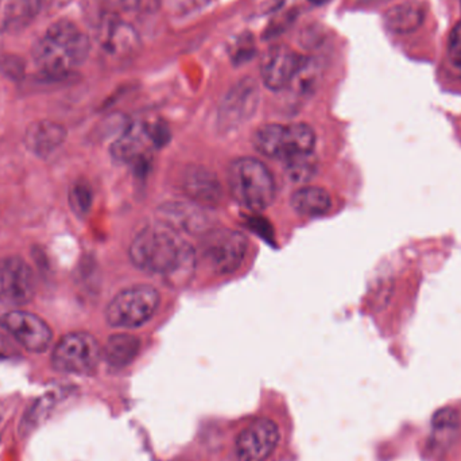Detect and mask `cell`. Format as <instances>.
<instances>
[{"label": "cell", "instance_id": "obj_1", "mask_svg": "<svg viewBox=\"0 0 461 461\" xmlns=\"http://www.w3.org/2000/svg\"><path fill=\"white\" fill-rule=\"evenodd\" d=\"M130 259L140 270L172 281L188 279L194 273L196 252L178 230L165 223L151 224L135 235L130 244Z\"/></svg>", "mask_w": 461, "mask_h": 461}, {"label": "cell", "instance_id": "obj_2", "mask_svg": "<svg viewBox=\"0 0 461 461\" xmlns=\"http://www.w3.org/2000/svg\"><path fill=\"white\" fill-rule=\"evenodd\" d=\"M91 53V40L75 22H54L32 49V61L41 75L64 77L84 64Z\"/></svg>", "mask_w": 461, "mask_h": 461}, {"label": "cell", "instance_id": "obj_3", "mask_svg": "<svg viewBox=\"0 0 461 461\" xmlns=\"http://www.w3.org/2000/svg\"><path fill=\"white\" fill-rule=\"evenodd\" d=\"M229 185L233 199L247 210L263 211L276 197V181L268 167L254 157H243L230 162Z\"/></svg>", "mask_w": 461, "mask_h": 461}, {"label": "cell", "instance_id": "obj_4", "mask_svg": "<svg viewBox=\"0 0 461 461\" xmlns=\"http://www.w3.org/2000/svg\"><path fill=\"white\" fill-rule=\"evenodd\" d=\"M252 145L267 158L289 161L313 154L316 132L306 123L265 124L255 131Z\"/></svg>", "mask_w": 461, "mask_h": 461}, {"label": "cell", "instance_id": "obj_5", "mask_svg": "<svg viewBox=\"0 0 461 461\" xmlns=\"http://www.w3.org/2000/svg\"><path fill=\"white\" fill-rule=\"evenodd\" d=\"M161 295L150 285L122 290L105 309V320L113 328L132 330L145 325L156 313Z\"/></svg>", "mask_w": 461, "mask_h": 461}, {"label": "cell", "instance_id": "obj_6", "mask_svg": "<svg viewBox=\"0 0 461 461\" xmlns=\"http://www.w3.org/2000/svg\"><path fill=\"white\" fill-rule=\"evenodd\" d=\"M103 349L99 341L86 332L65 335L54 347L51 365L59 373L89 375L102 360Z\"/></svg>", "mask_w": 461, "mask_h": 461}, {"label": "cell", "instance_id": "obj_7", "mask_svg": "<svg viewBox=\"0 0 461 461\" xmlns=\"http://www.w3.org/2000/svg\"><path fill=\"white\" fill-rule=\"evenodd\" d=\"M249 240L230 229L208 230L202 240V255L208 267L219 276L235 273L246 259Z\"/></svg>", "mask_w": 461, "mask_h": 461}, {"label": "cell", "instance_id": "obj_8", "mask_svg": "<svg viewBox=\"0 0 461 461\" xmlns=\"http://www.w3.org/2000/svg\"><path fill=\"white\" fill-rule=\"evenodd\" d=\"M35 279L26 260L8 257L0 260V303L22 306L34 298Z\"/></svg>", "mask_w": 461, "mask_h": 461}, {"label": "cell", "instance_id": "obj_9", "mask_svg": "<svg viewBox=\"0 0 461 461\" xmlns=\"http://www.w3.org/2000/svg\"><path fill=\"white\" fill-rule=\"evenodd\" d=\"M260 91L257 81L251 77L239 80L224 96L219 108V126L233 130L254 116L259 105Z\"/></svg>", "mask_w": 461, "mask_h": 461}, {"label": "cell", "instance_id": "obj_10", "mask_svg": "<svg viewBox=\"0 0 461 461\" xmlns=\"http://www.w3.org/2000/svg\"><path fill=\"white\" fill-rule=\"evenodd\" d=\"M0 327L7 330L24 349L35 354L45 352L53 340L50 327L37 314L11 311L0 317Z\"/></svg>", "mask_w": 461, "mask_h": 461}, {"label": "cell", "instance_id": "obj_11", "mask_svg": "<svg viewBox=\"0 0 461 461\" xmlns=\"http://www.w3.org/2000/svg\"><path fill=\"white\" fill-rule=\"evenodd\" d=\"M281 432L268 419L249 424L236 438L235 454L239 461H266L278 448Z\"/></svg>", "mask_w": 461, "mask_h": 461}, {"label": "cell", "instance_id": "obj_12", "mask_svg": "<svg viewBox=\"0 0 461 461\" xmlns=\"http://www.w3.org/2000/svg\"><path fill=\"white\" fill-rule=\"evenodd\" d=\"M97 42L102 50L113 59L134 56L140 48V37L134 27L113 11L104 14L100 19L97 26Z\"/></svg>", "mask_w": 461, "mask_h": 461}, {"label": "cell", "instance_id": "obj_13", "mask_svg": "<svg viewBox=\"0 0 461 461\" xmlns=\"http://www.w3.org/2000/svg\"><path fill=\"white\" fill-rule=\"evenodd\" d=\"M303 57L287 45H276L266 51L260 64V77L266 88L282 91L292 84Z\"/></svg>", "mask_w": 461, "mask_h": 461}, {"label": "cell", "instance_id": "obj_14", "mask_svg": "<svg viewBox=\"0 0 461 461\" xmlns=\"http://www.w3.org/2000/svg\"><path fill=\"white\" fill-rule=\"evenodd\" d=\"M181 189L200 204L216 205L223 199V189L215 173L197 165L185 167L181 175Z\"/></svg>", "mask_w": 461, "mask_h": 461}, {"label": "cell", "instance_id": "obj_15", "mask_svg": "<svg viewBox=\"0 0 461 461\" xmlns=\"http://www.w3.org/2000/svg\"><path fill=\"white\" fill-rule=\"evenodd\" d=\"M150 148H157L154 142L151 123L135 122L129 124L121 137L111 146L113 158L121 162H132L145 156Z\"/></svg>", "mask_w": 461, "mask_h": 461}, {"label": "cell", "instance_id": "obj_16", "mask_svg": "<svg viewBox=\"0 0 461 461\" xmlns=\"http://www.w3.org/2000/svg\"><path fill=\"white\" fill-rule=\"evenodd\" d=\"M45 0H0V34L21 32L43 14Z\"/></svg>", "mask_w": 461, "mask_h": 461}, {"label": "cell", "instance_id": "obj_17", "mask_svg": "<svg viewBox=\"0 0 461 461\" xmlns=\"http://www.w3.org/2000/svg\"><path fill=\"white\" fill-rule=\"evenodd\" d=\"M67 140V130L62 124L51 121L32 123L24 134L27 149L41 158L51 156Z\"/></svg>", "mask_w": 461, "mask_h": 461}, {"label": "cell", "instance_id": "obj_18", "mask_svg": "<svg viewBox=\"0 0 461 461\" xmlns=\"http://www.w3.org/2000/svg\"><path fill=\"white\" fill-rule=\"evenodd\" d=\"M427 10L419 2H403L393 5L384 13L386 29L393 34H411L424 23Z\"/></svg>", "mask_w": 461, "mask_h": 461}, {"label": "cell", "instance_id": "obj_19", "mask_svg": "<svg viewBox=\"0 0 461 461\" xmlns=\"http://www.w3.org/2000/svg\"><path fill=\"white\" fill-rule=\"evenodd\" d=\"M290 205L298 215L314 218V216L325 215L330 210L332 199L325 189L305 186L292 194Z\"/></svg>", "mask_w": 461, "mask_h": 461}, {"label": "cell", "instance_id": "obj_20", "mask_svg": "<svg viewBox=\"0 0 461 461\" xmlns=\"http://www.w3.org/2000/svg\"><path fill=\"white\" fill-rule=\"evenodd\" d=\"M140 351V339L127 333H118L108 339L103 349V357L113 367H126L134 362Z\"/></svg>", "mask_w": 461, "mask_h": 461}, {"label": "cell", "instance_id": "obj_21", "mask_svg": "<svg viewBox=\"0 0 461 461\" xmlns=\"http://www.w3.org/2000/svg\"><path fill=\"white\" fill-rule=\"evenodd\" d=\"M320 77H321V64L317 61V59H303L290 86H294L300 94L308 95L316 88Z\"/></svg>", "mask_w": 461, "mask_h": 461}, {"label": "cell", "instance_id": "obj_22", "mask_svg": "<svg viewBox=\"0 0 461 461\" xmlns=\"http://www.w3.org/2000/svg\"><path fill=\"white\" fill-rule=\"evenodd\" d=\"M70 207L78 218H86L94 204V192L86 181L78 180L73 184L69 194Z\"/></svg>", "mask_w": 461, "mask_h": 461}, {"label": "cell", "instance_id": "obj_23", "mask_svg": "<svg viewBox=\"0 0 461 461\" xmlns=\"http://www.w3.org/2000/svg\"><path fill=\"white\" fill-rule=\"evenodd\" d=\"M460 424L459 413L452 408L440 409V411H436L432 419L433 430L438 435L457 432Z\"/></svg>", "mask_w": 461, "mask_h": 461}, {"label": "cell", "instance_id": "obj_24", "mask_svg": "<svg viewBox=\"0 0 461 461\" xmlns=\"http://www.w3.org/2000/svg\"><path fill=\"white\" fill-rule=\"evenodd\" d=\"M57 395L54 393H49V394L43 395L40 400L35 401L30 408L29 414L24 419V424L27 428L35 427L40 425L42 419L48 416L49 411L56 406Z\"/></svg>", "mask_w": 461, "mask_h": 461}, {"label": "cell", "instance_id": "obj_25", "mask_svg": "<svg viewBox=\"0 0 461 461\" xmlns=\"http://www.w3.org/2000/svg\"><path fill=\"white\" fill-rule=\"evenodd\" d=\"M287 162V176L294 183H303L309 180L314 173V161L311 156L298 157V158L289 159Z\"/></svg>", "mask_w": 461, "mask_h": 461}, {"label": "cell", "instance_id": "obj_26", "mask_svg": "<svg viewBox=\"0 0 461 461\" xmlns=\"http://www.w3.org/2000/svg\"><path fill=\"white\" fill-rule=\"evenodd\" d=\"M448 57L451 64L461 72V21L455 24L449 34Z\"/></svg>", "mask_w": 461, "mask_h": 461}, {"label": "cell", "instance_id": "obj_27", "mask_svg": "<svg viewBox=\"0 0 461 461\" xmlns=\"http://www.w3.org/2000/svg\"><path fill=\"white\" fill-rule=\"evenodd\" d=\"M0 70L11 80H16L23 76L24 65L22 59H16V57H5L0 61Z\"/></svg>", "mask_w": 461, "mask_h": 461}, {"label": "cell", "instance_id": "obj_28", "mask_svg": "<svg viewBox=\"0 0 461 461\" xmlns=\"http://www.w3.org/2000/svg\"><path fill=\"white\" fill-rule=\"evenodd\" d=\"M251 56H254V40L251 41L249 35L241 37L236 45L235 53L232 54L233 61L236 64H243V62L249 61Z\"/></svg>", "mask_w": 461, "mask_h": 461}, {"label": "cell", "instance_id": "obj_29", "mask_svg": "<svg viewBox=\"0 0 461 461\" xmlns=\"http://www.w3.org/2000/svg\"><path fill=\"white\" fill-rule=\"evenodd\" d=\"M176 13H191V11L203 10L208 5H213L216 0H170Z\"/></svg>", "mask_w": 461, "mask_h": 461}, {"label": "cell", "instance_id": "obj_30", "mask_svg": "<svg viewBox=\"0 0 461 461\" xmlns=\"http://www.w3.org/2000/svg\"><path fill=\"white\" fill-rule=\"evenodd\" d=\"M113 13H132L142 5V0H104Z\"/></svg>", "mask_w": 461, "mask_h": 461}, {"label": "cell", "instance_id": "obj_31", "mask_svg": "<svg viewBox=\"0 0 461 461\" xmlns=\"http://www.w3.org/2000/svg\"><path fill=\"white\" fill-rule=\"evenodd\" d=\"M72 0H45L43 14H53L61 8L67 7Z\"/></svg>", "mask_w": 461, "mask_h": 461}, {"label": "cell", "instance_id": "obj_32", "mask_svg": "<svg viewBox=\"0 0 461 461\" xmlns=\"http://www.w3.org/2000/svg\"><path fill=\"white\" fill-rule=\"evenodd\" d=\"M14 354H15V348H14L13 344L7 340L5 335L0 333V359L13 357Z\"/></svg>", "mask_w": 461, "mask_h": 461}]
</instances>
